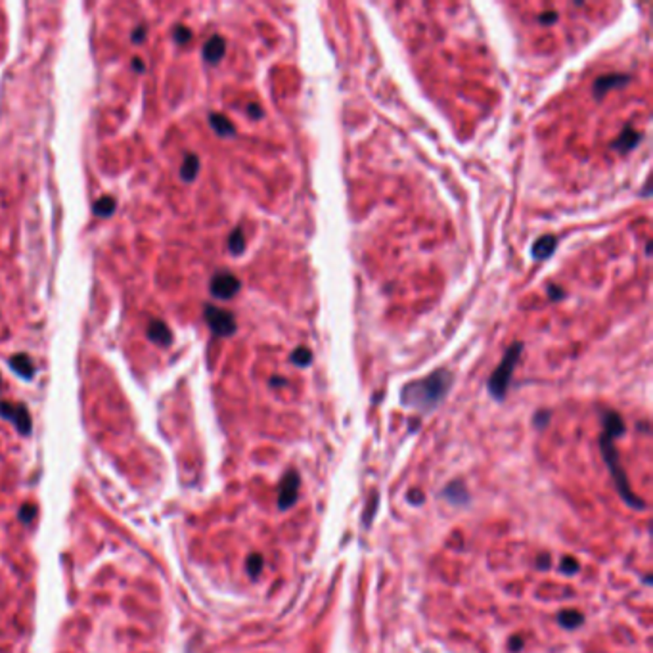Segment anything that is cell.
<instances>
[{
    "mask_svg": "<svg viewBox=\"0 0 653 653\" xmlns=\"http://www.w3.org/2000/svg\"><path fill=\"white\" fill-rule=\"evenodd\" d=\"M299 475H297V471L289 470L284 475L280 483V490H278V508L280 510H289V508L297 502V496H299Z\"/></svg>",
    "mask_w": 653,
    "mask_h": 653,
    "instance_id": "obj_7",
    "label": "cell"
},
{
    "mask_svg": "<svg viewBox=\"0 0 653 653\" xmlns=\"http://www.w3.org/2000/svg\"><path fill=\"white\" fill-rule=\"evenodd\" d=\"M556 245H557L556 236H552V234L540 236V238L533 244V250H531L533 259H537V261H544V259H548V257L556 251Z\"/></svg>",
    "mask_w": 653,
    "mask_h": 653,
    "instance_id": "obj_11",
    "label": "cell"
},
{
    "mask_svg": "<svg viewBox=\"0 0 653 653\" xmlns=\"http://www.w3.org/2000/svg\"><path fill=\"white\" fill-rule=\"evenodd\" d=\"M270 384L274 385V387H278V385L286 384V379H284V378H272V379H270Z\"/></svg>",
    "mask_w": 653,
    "mask_h": 653,
    "instance_id": "obj_35",
    "label": "cell"
},
{
    "mask_svg": "<svg viewBox=\"0 0 653 653\" xmlns=\"http://www.w3.org/2000/svg\"><path fill=\"white\" fill-rule=\"evenodd\" d=\"M115 207H117L115 197H111V195H102V197L94 203L92 211H94V215L100 217V219H106V217H111V215L115 213Z\"/></svg>",
    "mask_w": 653,
    "mask_h": 653,
    "instance_id": "obj_17",
    "label": "cell"
},
{
    "mask_svg": "<svg viewBox=\"0 0 653 653\" xmlns=\"http://www.w3.org/2000/svg\"><path fill=\"white\" fill-rule=\"evenodd\" d=\"M205 322L211 328L215 336L228 337L236 331V318L230 311L219 309L215 305H205Z\"/></svg>",
    "mask_w": 653,
    "mask_h": 653,
    "instance_id": "obj_4",
    "label": "cell"
},
{
    "mask_svg": "<svg viewBox=\"0 0 653 653\" xmlns=\"http://www.w3.org/2000/svg\"><path fill=\"white\" fill-rule=\"evenodd\" d=\"M240 287H242V284H240L238 278L232 272H226V270L225 272H217L211 278V284H209L211 293H213L217 299L222 301L232 299L234 295L240 292Z\"/></svg>",
    "mask_w": 653,
    "mask_h": 653,
    "instance_id": "obj_6",
    "label": "cell"
},
{
    "mask_svg": "<svg viewBox=\"0 0 653 653\" xmlns=\"http://www.w3.org/2000/svg\"><path fill=\"white\" fill-rule=\"evenodd\" d=\"M133 68H135V71H144V63H142L140 58H135V60H133Z\"/></svg>",
    "mask_w": 653,
    "mask_h": 653,
    "instance_id": "obj_34",
    "label": "cell"
},
{
    "mask_svg": "<svg viewBox=\"0 0 653 653\" xmlns=\"http://www.w3.org/2000/svg\"><path fill=\"white\" fill-rule=\"evenodd\" d=\"M557 621H560V624H562L563 629L573 630L579 629L580 624L585 623V615L577 610H563L562 613L557 615Z\"/></svg>",
    "mask_w": 653,
    "mask_h": 653,
    "instance_id": "obj_16",
    "label": "cell"
},
{
    "mask_svg": "<svg viewBox=\"0 0 653 653\" xmlns=\"http://www.w3.org/2000/svg\"><path fill=\"white\" fill-rule=\"evenodd\" d=\"M548 295L552 297V299H562L563 292L557 286H554V284H550V286H548Z\"/></svg>",
    "mask_w": 653,
    "mask_h": 653,
    "instance_id": "obj_31",
    "label": "cell"
},
{
    "mask_svg": "<svg viewBox=\"0 0 653 653\" xmlns=\"http://www.w3.org/2000/svg\"><path fill=\"white\" fill-rule=\"evenodd\" d=\"M378 502H379L378 495L374 493L372 498H370V502H368L366 512H364V527L372 525V519H374V513H376V508H378Z\"/></svg>",
    "mask_w": 653,
    "mask_h": 653,
    "instance_id": "obj_24",
    "label": "cell"
},
{
    "mask_svg": "<svg viewBox=\"0 0 653 653\" xmlns=\"http://www.w3.org/2000/svg\"><path fill=\"white\" fill-rule=\"evenodd\" d=\"M292 362L301 368L309 366V364L312 362V353L307 347H297L292 353Z\"/></svg>",
    "mask_w": 653,
    "mask_h": 653,
    "instance_id": "obj_20",
    "label": "cell"
},
{
    "mask_svg": "<svg viewBox=\"0 0 653 653\" xmlns=\"http://www.w3.org/2000/svg\"><path fill=\"white\" fill-rule=\"evenodd\" d=\"M445 498L446 500L454 502V504H466V502L470 500V493H468V488L462 481H452L448 487L445 488Z\"/></svg>",
    "mask_w": 653,
    "mask_h": 653,
    "instance_id": "obj_13",
    "label": "cell"
},
{
    "mask_svg": "<svg viewBox=\"0 0 653 653\" xmlns=\"http://www.w3.org/2000/svg\"><path fill=\"white\" fill-rule=\"evenodd\" d=\"M144 38H146V27H136L133 33V43L140 44L144 43Z\"/></svg>",
    "mask_w": 653,
    "mask_h": 653,
    "instance_id": "obj_28",
    "label": "cell"
},
{
    "mask_svg": "<svg viewBox=\"0 0 653 653\" xmlns=\"http://www.w3.org/2000/svg\"><path fill=\"white\" fill-rule=\"evenodd\" d=\"M19 518L24 519L25 523H29L31 519L35 518V506L33 504H24L21 510H19Z\"/></svg>",
    "mask_w": 653,
    "mask_h": 653,
    "instance_id": "obj_26",
    "label": "cell"
},
{
    "mask_svg": "<svg viewBox=\"0 0 653 653\" xmlns=\"http://www.w3.org/2000/svg\"><path fill=\"white\" fill-rule=\"evenodd\" d=\"M452 385V374L448 370H435L428 378L410 381L401 391V403L408 408L429 412L446 397Z\"/></svg>",
    "mask_w": 653,
    "mask_h": 653,
    "instance_id": "obj_2",
    "label": "cell"
},
{
    "mask_svg": "<svg viewBox=\"0 0 653 653\" xmlns=\"http://www.w3.org/2000/svg\"><path fill=\"white\" fill-rule=\"evenodd\" d=\"M523 647V638L521 636H513L510 640V652H519Z\"/></svg>",
    "mask_w": 653,
    "mask_h": 653,
    "instance_id": "obj_30",
    "label": "cell"
},
{
    "mask_svg": "<svg viewBox=\"0 0 653 653\" xmlns=\"http://www.w3.org/2000/svg\"><path fill=\"white\" fill-rule=\"evenodd\" d=\"M247 113H250L251 119H261V117L264 115L263 110H261V108H259V106H257V104H250V106H247Z\"/></svg>",
    "mask_w": 653,
    "mask_h": 653,
    "instance_id": "obj_29",
    "label": "cell"
},
{
    "mask_svg": "<svg viewBox=\"0 0 653 653\" xmlns=\"http://www.w3.org/2000/svg\"><path fill=\"white\" fill-rule=\"evenodd\" d=\"M197 173H200V158L195 153H188L180 167V178L184 182H192L197 177Z\"/></svg>",
    "mask_w": 653,
    "mask_h": 653,
    "instance_id": "obj_15",
    "label": "cell"
},
{
    "mask_svg": "<svg viewBox=\"0 0 653 653\" xmlns=\"http://www.w3.org/2000/svg\"><path fill=\"white\" fill-rule=\"evenodd\" d=\"M537 567L538 569H548L550 567V556H548V554H540V556H538Z\"/></svg>",
    "mask_w": 653,
    "mask_h": 653,
    "instance_id": "obj_32",
    "label": "cell"
},
{
    "mask_svg": "<svg viewBox=\"0 0 653 653\" xmlns=\"http://www.w3.org/2000/svg\"><path fill=\"white\" fill-rule=\"evenodd\" d=\"M629 83V75H621V73H613V75H604V77H600L596 83H594V94L596 98H602L605 92H610L611 88H617V86H623Z\"/></svg>",
    "mask_w": 653,
    "mask_h": 653,
    "instance_id": "obj_10",
    "label": "cell"
},
{
    "mask_svg": "<svg viewBox=\"0 0 653 653\" xmlns=\"http://www.w3.org/2000/svg\"><path fill=\"white\" fill-rule=\"evenodd\" d=\"M209 123H211V127H213L215 133L219 136H222V138H228V136L236 135V128H234L232 123L228 121L225 115H220V113H211V115H209Z\"/></svg>",
    "mask_w": 653,
    "mask_h": 653,
    "instance_id": "obj_14",
    "label": "cell"
},
{
    "mask_svg": "<svg viewBox=\"0 0 653 653\" xmlns=\"http://www.w3.org/2000/svg\"><path fill=\"white\" fill-rule=\"evenodd\" d=\"M579 569H580L579 562H577L575 557H569V556L563 557L562 565H560V571H562L563 575H575L577 571H579Z\"/></svg>",
    "mask_w": 653,
    "mask_h": 653,
    "instance_id": "obj_23",
    "label": "cell"
},
{
    "mask_svg": "<svg viewBox=\"0 0 653 653\" xmlns=\"http://www.w3.org/2000/svg\"><path fill=\"white\" fill-rule=\"evenodd\" d=\"M148 337H150V341H153L155 345H161V347H169L173 343L171 330L161 320H152L150 322V326H148Z\"/></svg>",
    "mask_w": 653,
    "mask_h": 653,
    "instance_id": "obj_9",
    "label": "cell"
},
{
    "mask_svg": "<svg viewBox=\"0 0 653 653\" xmlns=\"http://www.w3.org/2000/svg\"><path fill=\"white\" fill-rule=\"evenodd\" d=\"M10 368H12L14 372L18 374V376H21L24 379H33V376H35L33 362H31L29 356L24 353L14 354L12 359H10Z\"/></svg>",
    "mask_w": 653,
    "mask_h": 653,
    "instance_id": "obj_12",
    "label": "cell"
},
{
    "mask_svg": "<svg viewBox=\"0 0 653 653\" xmlns=\"http://www.w3.org/2000/svg\"><path fill=\"white\" fill-rule=\"evenodd\" d=\"M228 250L232 255H242L245 251V236L242 228H236L230 236H228Z\"/></svg>",
    "mask_w": 653,
    "mask_h": 653,
    "instance_id": "obj_19",
    "label": "cell"
},
{
    "mask_svg": "<svg viewBox=\"0 0 653 653\" xmlns=\"http://www.w3.org/2000/svg\"><path fill=\"white\" fill-rule=\"evenodd\" d=\"M604 421V433L600 437V448H602V456H604L605 464L610 468L611 477L617 485V490L630 508L634 510H644L646 504L640 500V496L634 495V490L630 488L629 479L624 475V470L621 468V460H619V452L615 448V439L624 433V421L615 410H607L602 414Z\"/></svg>",
    "mask_w": 653,
    "mask_h": 653,
    "instance_id": "obj_1",
    "label": "cell"
},
{
    "mask_svg": "<svg viewBox=\"0 0 653 653\" xmlns=\"http://www.w3.org/2000/svg\"><path fill=\"white\" fill-rule=\"evenodd\" d=\"M523 351V343L518 341L513 343L512 347L508 349L506 354H504V359L498 364L490 379H488V393L496 399V401H502V399L506 397V391L510 387V381H512V374L513 368L518 364L519 361V354Z\"/></svg>",
    "mask_w": 653,
    "mask_h": 653,
    "instance_id": "obj_3",
    "label": "cell"
},
{
    "mask_svg": "<svg viewBox=\"0 0 653 653\" xmlns=\"http://www.w3.org/2000/svg\"><path fill=\"white\" fill-rule=\"evenodd\" d=\"M548 420H550V412H546V410H540V412H537V416H535L533 423H535L538 429H544L546 426H548Z\"/></svg>",
    "mask_w": 653,
    "mask_h": 653,
    "instance_id": "obj_25",
    "label": "cell"
},
{
    "mask_svg": "<svg viewBox=\"0 0 653 653\" xmlns=\"http://www.w3.org/2000/svg\"><path fill=\"white\" fill-rule=\"evenodd\" d=\"M226 52V43L225 38L220 37V35H213V37L209 38L205 46H203V60L215 66V63H219L222 58H225Z\"/></svg>",
    "mask_w": 653,
    "mask_h": 653,
    "instance_id": "obj_8",
    "label": "cell"
},
{
    "mask_svg": "<svg viewBox=\"0 0 653 653\" xmlns=\"http://www.w3.org/2000/svg\"><path fill=\"white\" fill-rule=\"evenodd\" d=\"M173 37H175V43L188 44L194 35H192V29L186 27V25H177V27L173 29Z\"/></svg>",
    "mask_w": 653,
    "mask_h": 653,
    "instance_id": "obj_22",
    "label": "cell"
},
{
    "mask_svg": "<svg viewBox=\"0 0 653 653\" xmlns=\"http://www.w3.org/2000/svg\"><path fill=\"white\" fill-rule=\"evenodd\" d=\"M0 416L2 418H6L16 426L21 435H29L31 428H33V421H31L29 410L25 404H16V403H8V401H2L0 403Z\"/></svg>",
    "mask_w": 653,
    "mask_h": 653,
    "instance_id": "obj_5",
    "label": "cell"
},
{
    "mask_svg": "<svg viewBox=\"0 0 653 653\" xmlns=\"http://www.w3.org/2000/svg\"><path fill=\"white\" fill-rule=\"evenodd\" d=\"M638 142H640V135L636 133L634 128L629 127L627 130H624L623 135L619 136V140L613 142V148H617L619 152L624 153V152H629V150H632Z\"/></svg>",
    "mask_w": 653,
    "mask_h": 653,
    "instance_id": "obj_18",
    "label": "cell"
},
{
    "mask_svg": "<svg viewBox=\"0 0 653 653\" xmlns=\"http://www.w3.org/2000/svg\"><path fill=\"white\" fill-rule=\"evenodd\" d=\"M263 565L264 562L261 554H251V556L247 557V565H245V567H247V573L255 579V577H259L261 571H263Z\"/></svg>",
    "mask_w": 653,
    "mask_h": 653,
    "instance_id": "obj_21",
    "label": "cell"
},
{
    "mask_svg": "<svg viewBox=\"0 0 653 653\" xmlns=\"http://www.w3.org/2000/svg\"><path fill=\"white\" fill-rule=\"evenodd\" d=\"M556 19H557L556 14L550 12V14H543V18H540V21H543V24H554Z\"/></svg>",
    "mask_w": 653,
    "mask_h": 653,
    "instance_id": "obj_33",
    "label": "cell"
},
{
    "mask_svg": "<svg viewBox=\"0 0 653 653\" xmlns=\"http://www.w3.org/2000/svg\"><path fill=\"white\" fill-rule=\"evenodd\" d=\"M406 498H408L410 504H414V506H420V504H423V500H426V496H423V493H421V490H418V488H414V490H410Z\"/></svg>",
    "mask_w": 653,
    "mask_h": 653,
    "instance_id": "obj_27",
    "label": "cell"
}]
</instances>
